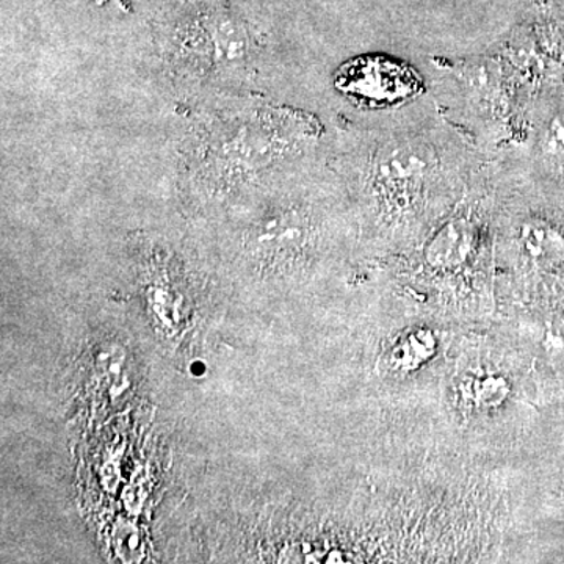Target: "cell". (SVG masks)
<instances>
[{"instance_id": "2", "label": "cell", "mask_w": 564, "mask_h": 564, "mask_svg": "<svg viewBox=\"0 0 564 564\" xmlns=\"http://www.w3.org/2000/svg\"><path fill=\"white\" fill-rule=\"evenodd\" d=\"M549 144L555 152H564V118L556 121L549 133Z\"/></svg>"}, {"instance_id": "1", "label": "cell", "mask_w": 564, "mask_h": 564, "mask_svg": "<svg viewBox=\"0 0 564 564\" xmlns=\"http://www.w3.org/2000/svg\"><path fill=\"white\" fill-rule=\"evenodd\" d=\"M177 57L202 69H229L247 58L250 35L247 25L218 6L191 11L174 35Z\"/></svg>"}]
</instances>
